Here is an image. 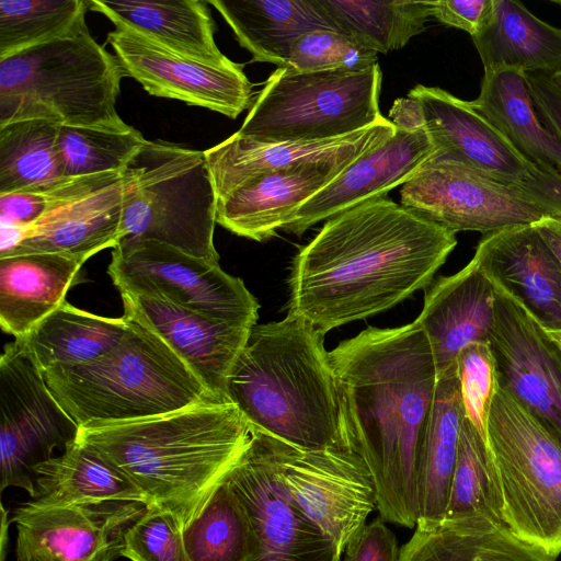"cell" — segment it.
<instances>
[{
  "label": "cell",
  "instance_id": "cell-1",
  "mask_svg": "<svg viewBox=\"0 0 561 561\" xmlns=\"http://www.w3.org/2000/svg\"><path fill=\"white\" fill-rule=\"evenodd\" d=\"M456 232L387 196L329 218L293 260L288 312L322 335L427 288Z\"/></svg>",
  "mask_w": 561,
  "mask_h": 561
},
{
  "label": "cell",
  "instance_id": "cell-2",
  "mask_svg": "<svg viewBox=\"0 0 561 561\" xmlns=\"http://www.w3.org/2000/svg\"><path fill=\"white\" fill-rule=\"evenodd\" d=\"M329 356L344 439L373 476L379 517L414 528L419 456L437 385L428 340L414 322L368 328Z\"/></svg>",
  "mask_w": 561,
  "mask_h": 561
},
{
  "label": "cell",
  "instance_id": "cell-3",
  "mask_svg": "<svg viewBox=\"0 0 561 561\" xmlns=\"http://www.w3.org/2000/svg\"><path fill=\"white\" fill-rule=\"evenodd\" d=\"M251 437L231 402L115 423H88L77 439L127 477L149 506L172 513L183 529L227 480Z\"/></svg>",
  "mask_w": 561,
  "mask_h": 561
},
{
  "label": "cell",
  "instance_id": "cell-4",
  "mask_svg": "<svg viewBox=\"0 0 561 561\" xmlns=\"http://www.w3.org/2000/svg\"><path fill=\"white\" fill-rule=\"evenodd\" d=\"M323 337L289 312L251 328L227 380L251 428L302 449L348 448Z\"/></svg>",
  "mask_w": 561,
  "mask_h": 561
},
{
  "label": "cell",
  "instance_id": "cell-5",
  "mask_svg": "<svg viewBox=\"0 0 561 561\" xmlns=\"http://www.w3.org/2000/svg\"><path fill=\"white\" fill-rule=\"evenodd\" d=\"M126 319L125 335L106 354L42 373L54 398L79 427L224 402L157 335Z\"/></svg>",
  "mask_w": 561,
  "mask_h": 561
},
{
  "label": "cell",
  "instance_id": "cell-6",
  "mask_svg": "<svg viewBox=\"0 0 561 561\" xmlns=\"http://www.w3.org/2000/svg\"><path fill=\"white\" fill-rule=\"evenodd\" d=\"M124 72L81 30L0 59V126L41 119L58 125L128 130L116 110Z\"/></svg>",
  "mask_w": 561,
  "mask_h": 561
},
{
  "label": "cell",
  "instance_id": "cell-7",
  "mask_svg": "<svg viewBox=\"0 0 561 561\" xmlns=\"http://www.w3.org/2000/svg\"><path fill=\"white\" fill-rule=\"evenodd\" d=\"M217 202L204 151L147 140L123 171L122 239L157 241L219 263Z\"/></svg>",
  "mask_w": 561,
  "mask_h": 561
},
{
  "label": "cell",
  "instance_id": "cell-8",
  "mask_svg": "<svg viewBox=\"0 0 561 561\" xmlns=\"http://www.w3.org/2000/svg\"><path fill=\"white\" fill-rule=\"evenodd\" d=\"M382 72H297L277 68L265 81L240 136L265 142L319 141L350 135L385 117L379 110Z\"/></svg>",
  "mask_w": 561,
  "mask_h": 561
},
{
  "label": "cell",
  "instance_id": "cell-9",
  "mask_svg": "<svg viewBox=\"0 0 561 561\" xmlns=\"http://www.w3.org/2000/svg\"><path fill=\"white\" fill-rule=\"evenodd\" d=\"M507 528L541 552L561 554V448L497 383L486 427Z\"/></svg>",
  "mask_w": 561,
  "mask_h": 561
},
{
  "label": "cell",
  "instance_id": "cell-10",
  "mask_svg": "<svg viewBox=\"0 0 561 561\" xmlns=\"http://www.w3.org/2000/svg\"><path fill=\"white\" fill-rule=\"evenodd\" d=\"M119 293L146 295L219 321L253 327L260 305L219 263L151 240L124 238L107 268Z\"/></svg>",
  "mask_w": 561,
  "mask_h": 561
},
{
  "label": "cell",
  "instance_id": "cell-11",
  "mask_svg": "<svg viewBox=\"0 0 561 561\" xmlns=\"http://www.w3.org/2000/svg\"><path fill=\"white\" fill-rule=\"evenodd\" d=\"M78 432L23 345L7 344L0 357V490L20 488L33 499L35 467L75 442Z\"/></svg>",
  "mask_w": 561,
  "mask_h": 561
},
{
  "label": "cell",
  "instance_id": "cell-12",
  "mask_svg": "<svg viewBox=\"0 0 561 561\" xmlns=\"http://www.w3.org/2000/svg\"><path fill=\"white\" fill-rule=\"evenodd\" d=\"M265 436L289 495L342 558L377 510L375 482L366 463L348 448L309 450Z\"/></svg>",
  "mask_w": 561,
  "mask_h": 561
},
{
  "label": "cell",
  "instance_id": "cell-13",
  "mask_svg": "<svg viewBox=\"0 0 561 561\" xmlns=\"http://www.w3.org/2000/svg\"><path fill=\"white\" fill-rule=\"evenodd\" d=\"M401 205L454 232L484 234L534 225L548 216L513 185L503 184L437 152L400 191Z\"/></svg>",
  "mask_w": 561,
  "mask_h": 561
},
{
  "label": "cell",
  "instance_id": "cell-14",
  "mask_svg": "<svg viewBox=\"0 0 561 561\" xmlns=\"http://www.w3.org/2000/svg\"><path fill=\"white\" fill-rule=\"evenodd\" d=\"M227 482L243 504L255 539L249 561H340L333 543L297 506L278 474L266 436L251 437Z\"/></svg>",
  "mask_w": 561,
  "mask_h": 561
},
{
  "label": "cell",
  "instance_id": "cell-15",
  "mask_svg": "<svg viewBox=\"0 0 561 561\" xmlns=\"http://www.w3.org/2000/svg\"><path fill=\"white\" fill-rule=\"evenodd\" d=\"M493 287L495 321L489 344L497 383L561 448V345L515 299Z\"/></svg>",
  "mask_w": 561,
  "mask_h": 561
},
{
  "label": "cell",
  "instance_id": "cell-16",
  "mask_svg": "<svg viewBox=\"0 0 561 561\" xmlns=\"http://www.w3.org/2000/svg\"><path fill=\"white\" fill-rule=\"evenodd\" d=\"M141 503L55 505L31 499L13 512L16 561H114Z\"/></svg>",
  "mask_w": 561,
  "mask_h": 561
},
{
  "label": "cell",
  "instance_id": "cell-17",
  "mask_svg": "<svg viewBox=\"0 0 561 561\" xmlns=\"http://www.w3.org/2000/svg\"><path fill=\"white\" fill-rule=\"evenodd\" d=\"M106 41L124 76L152 95L180 100L232 119L253 104V84L241 64L190 59L121 26H115Z\"/></svg>",
  "mask_w": 561,
  "mask_h": 561
},
{
  "label": "cell",
  "instance_id": "cell-18",
  "mask_svg": "<svg viewBox=\"0 0 561 561\" xmlns=\"http://www.w3.org/2000/svg\"><path fill=\"white\" fill-rule=\"evenodd\" d=\"M124 316L157 335L219 400L252 327L219 321L168 300L119 293Z\"/></svg>",
  "mask_w": 561,
  "mask_h": 561
},
{
  "label": "cell",
  "instance_id": "cell-19",
  "mask_svg": "<svg viewBox=\"0 0 561 561\" xmlns=\"http://www.w3.org/2000/svg\"><path fill=\"white\" fill-rule=\"evenodd\" d=\"M472 259L561 345V264L533 225L484 234Z\"/></svg>",
  "mask_w": 561,
  "mask_h": 561
},
{
  "label": "cell",
  "instance_id": "cell-20",
  "mask_svg": "<svg viewBox=\"0 0 561 561\" xmlns=\"http://www.w3.org/2000/svg\"><path fill=\"white\" fill-rule=\"evenodd\" d=\"M408 95L420 103L438 154L507 185L520 183L534 171L536 165L520 156L471 101L423 84Z\"/></svg>",
  "mask_w": 561,
  "mask_h": 561
},
{
  "label": "cell",
  "instance_id": "cell-21",
  "mask_svg": "<svg viewBox=\"0 0 561 561\" xmlns=\"http://www.w3.org/2000/svg\"><path fill=\"white\" fill-rule=\"evenodd\" d=\"M397 133L388 118L350 135L319 141L265 142L237 131L205 150L218 199L248 180L264 173L310 162L356 160Z\"/></svg>",
  "mask_w": 561,
  "mask_h": 561
},
{
  "label": "cell",
  "instance_id": "cell-22",
  "mask_svg": "<svg viewBox=\"0 0 561 561\" xmlns=\"http://www.w3.org/2000/svg\"><path fill=\"white\" fill-rule=\"evenodd\" d=\"M437 152L426 129L397 133L360 156L307 201L284 230L301 236L316 224L404 184Z\"/></svg>",
  "mask_w": 561,
  "mask_h": 561
},
{
  "label": "cell",
  "instance_id": "cell-23",
  "mask_svg": "<svg viewBox=\"0 0 561 561\" xmlns=\"http://www.w3.org/2000/svg\"><path fill=\"white\" fill-rule=\"evenodd\" d=\"M354 161L302 163L252 178L218 199L217 224L259 242L275 237L307 201Z\"/></svg>",
  "mask_w": 561,
  "mask_h": 561
},
{
  "label": "cell",
  "instance_id": "cell-24",
  "mask_svg": "<svg viewBox=\"0 0 561 561\" xmlns=\"http://www.w3.org/2000/svg\"><path fill=\"white\" fill-rule=\"evenodd\" d=\"M494 287L471 261L454 275L439 277L426 290L413 321L426 335L437 377L456 367L461 350L489 342L495 321Z\"/></svg>",
  "mask_w": 561,
  "mask_h": 561
},
{
  "label": "cell",
  "instance_id": "cell-25",
  "mask_svg": "<svg viewBox=\"0 0 561 561\" xmlns=\"http://www.w3.org/2000/svg\"><path fill=\"white\" fill-rule=\"evenodd\" d=\"M122 213L123 173L48 211L5 256L61 253L85 262L119 243Z\"/></svg>",
  "mask_w": 561,
  "mask_h": 561
},
{
  "label": "cell",
  "instance_id": "cell-26",
  "mask_svg": "<svg viewBox=\"0 0 561 561\" xmlns=\"http://www.w3.org/2000/svg\"><path fill=\"white\" fill-rule=\"evenodd\" d=\"M208 1L89 0V8L115 26L127 28L180 56L206 64H225L215 42L216 24Z\"/></svg>",
  "mask_w": 561,
  "mask_h": 561
},
{
  "label": "cell",
  "instance_id": "cell-27",
  "mask_svg": "<svg viewBox=\"0 0 561 561\" xmlns=\"http://www.w3.org/2000/svg\"><path fill=\"white\" fill-rule=\"evenodd\" d=\"M84 262L61 253L0 257V325L24 337L66 299Z\"/></svg>",
  "mask_w": 561,
  "mask_h": 561
},
{
  "label": "cell",
  "instance_id": "cell-28",
  "mask_svg": "<svg viewBox=\"0 0 561 561\" xmlns=\"http://www.w3.org/2000/svg\"><path fill=\"white\" fill-rule=\"evenodd\" d=\"M471 37L484 71L514 68L561 75V28L538 19L519 1L492 0Z\"/></svg>",
  "mask_w": 561,
  "mask_h": 561
},
{
  "label": "cell",
  "instance_id": "cell-29",
  "mask_svg": "<svg viewBox=\"0 0 561 561\" xmlns=\"http://www.w3.org/2000/svg\"><path fill=\"white\" fill-rule=\"evenodd\" d=\"M253 61L284 68L289 47L313 30L336 31L318 0H208Z\"/></svg>",
  "mask_w": 561,
  "mask_h": 561
},
{
  "label": "cell",
  "instance_id": "cell-30",
  "mask_svg": "<svg viewBox=\"0 0 561 561\" xmlns=\"http://www.w3.org/2000/svg\"><path fill=\"white\" fill-rule=\"evenodd\" d=\"M471 104L527 161L561 174V141L538 117L525 71H484L480 93Z\"/></svg>",
  "mask_w": 561,
  "mask_h": 561
},
{
  "label": "cell",
  "instance_id": "cell-31",
  "mask_svg": "<svg viewBox=\"0 0 561 561\" xmlns=\"http://www.w3.org/2000/svg\"><path fill=\"white\" fill-rule=\"evenodd\" d=\"M466 419L457 366L437 377L417 469V522L444 519Z\"/></svg>",
  "mask_w": 561,
  "mask_h": 561
},
{
  "label": "cell",
  "instance_id": "cell-32",
  "mask_svg": "<svg viewBox=\"0 0 561 561\" xmlns=\"http://www.w3.org/2000/svg\"><path fill=\"white\" fill-rule=\"evenodd\" d=\"M33 500L55 505L141 503L146 495L122 472L78 439L34 469Z\"/></svg>",
  "mask_w": 561,
  "mask_h": 561
},
{
  "label": "cell",
  "instance_id": "cell-33",
  "mask_svg": "<svg viewBox=\"0 0 561 561\" xmlns=\"http://www.w3.org/2000/svg\"><path fill=\"white\" fill-rule=\"evenodd\" d=\"M399 561H556L507 527L476 519L417 522Z\"/></svg>",
  "mask_w": 561,
  "mask_h": 561
},
{
  "label": "cell",
  "instance_id": "cell-34",
  "mask_svg": "<svg viewBox=\"0 0 561 561\" xmlns=\"http://www.w3.org/2000/svg\"><path fill=\"white\" fill-rule=\"evenodd\" d=\"M128 320L76 308L66 300L24 337L19 339L39 370L92 362L123 339Z\"/></svg>",
  "mask_w": 561,
  "mask_h": 561
},
{
  "label": "cell",
  "instance_id": "cell-35",
  "mask_svg": "<svg viewBox=\"0 0 561 561\" xmlns=\"http://www.w3.org/2000/svg\"><path fill=\"white\" fill-rule=\"evenodd\" d=\"M336 31L365 47L388 54L425 31L431 1L318 0Z\"/></svg>",
  "mask_w": 561,
  "mask_h": 561
},
{
  "label": "cell",
  "instance_id": "cell-36",
  "mask_svg": "<svg viewBox=\"0 0 561 561\" xmlns=\"http://www.w3.org/2000/svg\"><path fill=\"white\" fill-rule=\"evenodd\" d=\"M58 126L41 119L0 126V194L49 191L71 179L60 163Z\"/></svg>",
  "mask_w": 561,
  "mask_h": 561
},
{
  "label": "cell",
  "instance_id": "cell-37",
  "mask_svg": "<svg viewBox=\"0 0 561 561\" xmlns=\"http://www.w3.org/2000/svg\"><path fill=\"white\" fill-rule=\"evenodd\" d=\"M445 519L506 526L499 474L486 440L466 417L459 438Z\"/></svg>",
  "mask_w": 561,
  "mask_h": 561
},
{
  "label": "cell",
  "instance_id": "cell-38",
  "mask_svg": "<svg viewBox=\"0 0 561 561\" xmlns=\"http://www.w3.org/2000/svg\"><path fill=\"white\" fill-rule=\"evenodd\" d=\"M187 561H249L255 539L248 513L227 480L183 530Z\"/></svg>",
  "mask_w": 561,
  "mask_h": 561
},
{
  "label": "cell",
  "instance_id": "cell-39",
  "mask_svg": "<svg viewBox=\"0 0 561 561\" xmlns=\"http://www.w3.org/2000/svg\"><path fill=\"white\" fill-rule=\"evenodd\" d=\"M89 0H1L0 59L87 26Z\"/></svg>",
  "mask_w": 561,
  "mask_h": 561
},
{
  "label": "cell",
  "instance_id": "cell-40",
  "mask_svg": "<svg viewBox=\"0 0 561 561\" xmlns=\"http://www.w3.org/2000/svg\"><path fill=\"white\" fill-rule=\"evenodd\" d=\"M146 141L134 127L107 130L59 125L57 149L64 175L77 178L123 172Z\"/></svg>",
  "mask_w": 561,
  "mask_h": 561
},
{
  "label": "cell",
  "instance_id": "cell-41",
  "mask_svg": "<svg viewBox=\"0 0 561 561\" xmlns=\"http://www.w3.org/2000/svg\"><path fill=\"white\" fill-rule=\"evenodd\" d=\"M119 174L122 172L71 178L60 186L44 192L20 191L0 194V256H5L19 243L23 231L48 211L107 183Z\"/></svg>",
  "mask_w": 561,
  "mask_h": 561
},
{
  "label": "cell",
  "instance_id": "cell-42",
  "mask_svg": "<svg viewBox=\"0 0 561 561\" xmlns=\"http://www.w3.org/2000/svg\"><path fill=\"white\" fill-rule=\"evenodd\" d=\"M377 64V53L352 36L333 30H313L289 47L286 67L297 72L363 70Z\"/></svg>",
  "mask_w": 561,
  "mask_h": 561
},
{
  "label": "cell",
  "instance_id": "cell-43",
  "mask_svg": "<svg viewBox=\"0 0 561 561\" xmlns=\"http://www.w3.org/2000/svg\"><path fill=\"white\" fill-rule=\"evenodd\" d=\"M456 366L466 417L486 440L489 414L497 388L495 359L489 342L466 346L458 354Z\"/></svg>",
  "mask_w": 561,
  "mask_h": 561
},
{
  "label": "cell",
  "instance_id": "cell-44",
  "mask_svg": "<svg viewBox=\"0 0 561 561\" xmlns=\"http://www.w3.org/2000/svg\"><path fill=\"white\" fill-rule=\"evenodd\" d=\"M183 530L172 513L146 507L124 535L122 557L131 561H187Z\"/></svg>",
  "mask_w": 561,
  "mask_h": 561
},
{
  "label": "cell",
  "instance_id": "cell-45",
  "mask_svg": "<svg viewBox=\"0 0 561 561\" xmlns=\"http://www.w3.org/2000/svg\"><path fill=\"white\" fill-rule=\"evenodd\" d=\"M394 533L377 517L347 545L340 561H399Z\"/></svg>",
  "mask_w": 561,
  "mask_h": 561
},
{
  "label": "cell",
  "instance_id": "cell-46",
  "mask_svg": "<svg viewBox=\"0 0 561 561\" xmlns=\"http://www.w3.org/2000/svg\"><path fill=\"white\" fill-rule=\"evenodd\" d=\"M535 110L543 126L561 141V79L526 72Z\"/></svg>",
  "mask_w": 561,
  "mask_h": 561
},
{
  "label": "cell",
  "instance_id": "cell-47",
  "mask_svg": "<svg viewBox=\"0 0 561 561\" xmlns=\"http://www.w3.org/2000/svg\"><path fill=\"white\" fill-rule=\"evenodd\" d=\"M492 5V0L431 1L432 18L444 25L476 35Z\"/></svg>",
  "mask_w": 561,
  "mask_h": 561
},
{
  "label": "cell",
  "instance_id": "cell-48",
  "mask_svg": "<svg viewBox=\"0 0 561 561\" xmlns=\"http://www.w3.org/2000/svg\"><path fill=\"white\" fill-rule=\"evenodd\" d=\"M543 209L548 216H561V174L548 167H535L520 183L513 185Z\"/></svg>",
  "mask_w": 561,
  "mask_h": 561
},
{
  "label": "cell",
  "instance_id": "cell-49",
  "mask_svg": "<svg viewBox=\"0 0 561 561\" xmlns=\"http://www.w3.org/2000/svg\"><path fill=\"white\" fill-rule=\"evenodd\" d=\"M389 118L397 130L412 133L426 129L420 103L409 95L393 102L389 111Z\"/></svg>",
  "mask_w": 561,
  "mask_h": 561
},
{
  "label": "cell",
  "instance_id": "cell-50",
  "mask_svg": "<svg viewBox=\"0 0 561 561\" xmlns=\"http://www.w3.org/2000/svg\"><path fill=\"white\" fill-rule=\"evenodd\" d=\"M533 226L561 264V216H546Z\"/></svg>",
  "mask_w": 561,
  "mask_h": 561
},
{
  "label": "cell",
  "instance_id": "cell-51",
  "mask_svg": "<svg viewBox=\"0 0 561 561\" xmlns=\"http://www.w3.org/2000/svg\"><path fill=\"white\" fill-rule=\"evenodd\" d=\"M554 2H557V3L561 4V1H554Z\"/></svg>",
  "mask_w": 561,
  "mask_h": 561
},
{
  "label": "cell",
  "instance_id": "cell-52",
  "mask_svg": "<svg viewBox=\"0 0 561 561\" xmlns=\"http://www.w3.org/2000/svg\"><path fill=\"white\" fill-rule=\"evenodd\" d=\"M557 77H559V78L561 79V75H559V76H557Z\"/></svg>",
  "mask_w": 561,
  "mask_h": 561
}]
</instances>
